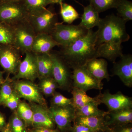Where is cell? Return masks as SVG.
<instances>
[{
  "label": "cell",
  "instance_id": "6da1fadb",
  "mask_svg": "<svg viewBox=\"0 0 132 132\" xmlns=\"http://www.w3.org/2000/svg\"><path fill=\"white\" fill-rule=\"evenodd\" d=\"M126 23L114 14L101 19L97 26L96 42L98 58L102 57L113 63L123 55L121 44L130 39Z\"/></svg>",
  "mask_w": 132,
  "mask_h": 132
},
{
  "label": "cell",
  "instance_id": "7a4b0ae2",
  "mask_svg": "<svg viewBox=\"0 0 132 132\" xmlns=\"http://www.w3.org/2000/svg\"><path fill=\"white\" fill-rule=\"evenodd\" d=\"M96 38L97 31L89 29L86 35L72 44L61 47L59 53L72 70L83 67L92 59L98 58Z\"/></svg>",
  "mask_w": 132,
  "mask_h": 132
},
{
  "label": "cell",
  "instance_id": "3957f363",
  "mask_svg": "<svg viewBox=\"0 0 132 132\" xmlns=\"http://www.w3.org/2000/svg\"><path fill=\"white\" fill-rule=\"evenodd\" d=\"M49 54L53 64V77L59 88L71 92L73 87L72 69L59 52L51 51Z\"/></svg>",
  "mask_w": 132,
  "mask_h": 132
},
{
  "label": "cell",
  "instance_id": "277c9868",
  "mask_svg": "<svg viewBox=\"0 0 132 132\" xmlns=\"http://www.w3.org/2000/svg\"><path fill=\"white\" fill-rule=\"evenodd\" d=\"M28 21L36 34L45 33L51 35L58 23L57 14L52 8L46 7L29 13Z\"/></svg>",
  "mask_w": 132,
  "mask_h": 132
},
{
  "label": "cell",
  "instance_id": "5b68a950",
  "mask_svg": "<svg viewBox=\"0 0 132 132\" xmlns=\"http://www.w3.org/2000/svg\"><path fill=\"white\" fill-rule=\"evenodd\" d=\"M88 30L79 25L57 23L51 35L61 47L72 44L86 34Z\"/></svg>",
  "mask_w": 132,
  "mask_h": 132
},
{
  "label": "cell",
  "instance_id": "8992f818",
  "mask_svg": "<svg viewBox=\"0 0 132 132\" xmlns=\"http://www.w3.org/2000/svg\"><path fill=\"white\" fill-rule=\"evenodd\" d=\"M29 13L22 2L0 1V22L13 26L28 20Z\"/></svg>",
  "mask_w": 132,
  "mask_h": 132
},
{
  "label": "cell",
  "instance_id": "52a82bcc",
  "mask_svg": "<svg viewBox=\"0 0 132 132\" xmlns=\"http://www.w3.org/2000/svg\"><path fill=\"white\" fill-rule=\"evenodd\" d=\"M14 90L21 98L45 107L48 106L47 102L41 92L38 85L34 82L26 79L13 80Z\"/></svg>",
  "mask_w": 132,
  "mask_h": 132
},
{
  "label": "cell",
  "instance_id": "ba28073f",
  "mask_svg": "<svg viewBox=\"0 0 132 132\" xmlns=\"http://www.w3.org/2000/svg\"><path fill=\"white\" fill-rule=\"evenodd\" d=\"M14 30L13 46L21 54L31 52L36 35L35 31L28 21L22 22L13 26Z\"/></svg>",
  "mask_w": 132,
  "mask_h": 132
},
{
  "label": "cell",
  "instance_id": "9c48e42d",
  "mask_svg": "<svg viewBox=\"0 0 132 132\" xmlns=\"http://www.w3.org/2000/svg\"><path fill=\"white\" fill-rule=\"evenodd\" d=\"M21 54L13 45L0 44V65L8 75L17 73L22 61Z\"/></svg>",
  "mask_w": 132,
  "mask_h": 132
},
{
  "label": "cell",
  "instance_id": "30bf717a",
  "mask_svg": "<svg viewBox=\"0 0 132 132\" xmlns=\"http://www.w3.org/2000/svg\"><path fill=\"white\" fill-rule=\"evenodd\" d=\"M57 128L60 132H70L72 123L76 117L75 109L72 105L48 107Z\"/></svg>",
  "mask_w": 132,
  "mask_h": 132
},
{
  "label": "cell",
  "instance_id": "8fae6325",
  "mask_svg": "<svg viewBox=\"0 0 132 132\" xmlns=\"http://www.w3.org/2000/svg\"><path fill=\"white\" fill-rule=\"evenodd\" d=\"M25 54V58L21 62L17 73L12 79L13 80L26 79L34 82L38 78L36 54L31 51L26 52Z\"/></svg>",
  "mask_w": 132,
  "mask_h": 132
},
{
  "label": "cell",
  "instance_id": "7c38bea8",
  "mask_svg": "<svg viewBox=\"0 0 132 132\" xmlns=\"http://www.w3.org/2000/svg\"><path fill=\"white\" fill-rule=\"evenodd\" d=\"M73 87L87 92L92 89L100 91L103 89V84L94 78L85 66L72 70Z\"/></svg>",
  "mask_w": 132,
  "mask_h": 132
},
{
  "label": "cell",
  "instance_id": "4fadbf2b",
  "mask_svg": "<svg viewBox=\"0 0 132 132\" xmlns=\"http://www.w3.org/2000/svg\"><path fill=\"white\" fill-rule=\"evenodd\" d=\"M100 101L108 108L109 112L132 108L131 97L125 95L121 92L111 94L108 90L101 93Z\"/></svg>",
  "mask_w": 132,
  "mask_h": 132
},
{
  "label": "cell",
  "instance_id": "5bb4252c",
  "mask_svg": "<svg viewBox=\"0 0 132 132\" xmlns=\"http://www.w3.org/2000/svg\"><path fill=\"white\" fill-rule=\"evenodd\" d=\"M112 75L117 76L125 86L132 87V56L123 54L119 61L113 62Z\"/></svg>",
  "mask_w": 132,
  "mask_h": 132
},
{
  "label": "cell",
  "instance_id": "9a60e30c",
  "mask_svg": "<svg viewBox=\"0 0 132 132\" xmlns=\"http://www.w3.org/2000/svg\"><path fill=\"white\" fill-rule=\"evenodd\" d=\"M33 112L32 127H45L55 129V125L48 107L29 102Z\"/></svg>",
  "mask_w": 132,
  "mask_h": 132
},
{
  "label": "cell",
  "instance_id": "2e32d148",
  "mask_svg": "<svg viewBox=\"0 0 132 132\" xmlns=\"http://www.w3.org/2000/svg\"><path fill=\"white\" fill-rule=\"evenodd\" d=\"M60 45L48 34L42 33L36 34L31 52L35 54L48 53L55 46Z\"/></svg>",
  "mask_w": 132,
  "mask_h": 132
},
{
  "label": "cell",
  "instance_id": "e0dca14e",
  "mask_svg": "<svg viewBox=\"0 0 132 132\" xmlns=\"http://www.w3.org/2000/svg\"><path fill=\"white\" fill-rule=\"evenodd\" d=\"M85 67L93 76L101 82L104 79L108 81L110 75L108 69V62L104 59L94 58L89 61Z\"/></svg>",
  "mask_w": 132,
  "mask_h": 132
},
{
  "label": "cell",
  "instance_id": "ac0fdd59",
  "mask_svg": "<svg viewBox=\"0 0 132 132\" xmlns=\"http://www.w3.org/2000/svg\"><path fill=\"white\" fill-rule=\"evenodd\" d=\"M108 112L106 116V124L109 128L132 123V108Z\"/></svg>",
  "mask_w": 132,
  "mask_h": 132
},
{
  "label": "cell",
  "instance_id": "d6986e66",
  "mask_svg": "<svg viewBox=\"0 0 132 132\" xmlns=\"http://www.w3.org/2000/svg\"><path fill=\"white\" fill-rule=\"evenodd\" d=\"M106 116L85 117L76 116L73 124L82 125L95 131L103 130L109 132V128L106 124Z\"/></svg>",
  "mask_w": 132,
  "mask_h": 132
},
{
  "label": "cell",
  "instance_id": "ffe728a7",
  "mask_svg": "<svg viewBox=\"0 0 132 132\" xmlns=\"http://www.w3.org/2000/svg\"><path fill=\"white\" fill-rule=\"evenodd\" d=\"M99 14L98 12L89 4L84 7V12L81 17V21L79 25L87 30L97 27L101 19Z\"/></svg>",
  "mask_w": 132,
  "mask_h": 132
},
{
  "label": "cell",
  "instance_id": "44dd1931",
  "mask_svg": "<svg viewBox=\"0 0 132 132\" xmlns=\"http://www.w3.org/2000/svg\"><path fill=\"white\" fill-rule=\"evenodd\" d=\"M36 54L38 63V79L53 77V64L49 53Z\"/></svg>",
  "mask_w": 132,
  "mask_h": 132
},
{
  "label": "cell",
  "instance_id": "7402d4cb",
  "mask_svg": "<svg viewBox=\"0 0 132 132\" xmlns=\"http://www.w3.org/2000/svg\"><path fill=\"white\" fill-rule=\"evenodd\" d=\"M100 97L97 100L89 102L80 108L75 109L76 116L94 117L106 116L108 113V111H102L98 108L99 105L101 104Z\"/></svg>",
  "mask_w": 132,
  "mask_h": 132
},
{
  "label": "cell",
  "instance_id": "603a6c76",
  "mask_svg": "<svg viewBox=\"0 0 132 132\" xmlns=\"http://www.w3.org/2000/svg\"><path fill=\"white\" fill-rule=\"evenodd\" d=\"M71 92L73 97L72 105L75 109L80 108L89 102L97 100L100 97L101 93L100 91L99 94L96 97H90L87 94L86 92L74 87Z\"/></svg>",
  "mask_w": 132,
  "mask_h": 132
},
{
  "label": "cell",
  "instance_id": "cb8c5ba5",
  "mask_svg": "<svg viewBox=\"0 0 132 132\" xmlns=\"http://www.w3.org/2000/svg\"><path fill=\"white\" fill-rule=\"evenodd\" d=\"M38 86L43 95L52 97L59 88V85L53 77H47L39 79Z\"/></svg>",
  "mask_w": 132,
  "mask_h": 132
},
{
  "label": "cell",
  "instance_id": "d4e9b609",
  "mask_svg": "<svg viewBox=\"0 0 132 132\" xmlns=\"http://www.w3.org/2000/svg\"><path fill=\"white\" fill-rule=\"evenodd\" d=\"M15 111L17 115L25 122L27 127H32L33 112L29 103L21 101Z\"/></svg>",
  "mask_w": 132,
  "mask_h": 132
},
{
  "label": "cell",
  "instance_id": "484cf974",
  "mask_svg": "<svg viewBox=\"0 0 132 132\" xmlns=\"http://www.w3.org/2000/svg\"><path fill=\"white\" fill-rule=\"evenodd\" d=\"M60 5V13L63 21L68 24H71L75 20L79 18V14L71 5L61 2Z\"/></svg>",
  "mask_w": 132,
  "mask_h": 132
},
{
  "label": "cell",
  "instance_id": "4316f807",
  "mask_svg": "<svg viewBox=\"0 0 132 132\" xmlns=\"http://www.w3.org/2000/svg\"><path fill=\"white\" fill-rule=\"evenodd\" d=\"M14 42L13 27L3 22H0V44L13 46Z\"/></svg>",
  "mask_w": 132,
  "mask_h": 132
},
{
  "label": "cell",
  "instance_id": "83f0119b",
  "mask_svg": "<svg viewBox=\"0 0 132 132\" xmlns=\"http://www.w3.org/2000/svg\"><path fill=\"white\" fill-rule=\"evenodd\" d=\"M118 16L126 22L132 20V2L128 0H119L116 7Z\"/></svg>",
  "mask_w": 132,
  "mask_h": 132
},
{
  "label": "cell",
  "instance_id": "f1b7e54d",
  "mask_svg": "<svg viewBox=\"0 0 132 132\" xmlns=\"http://www.w3.org/2000/svg\"><path fill=\"white\" fill-rule=\"evenodd\" d=\"M13 112L7 123L12 132H28L29 128L25 122L18 116L16 111Z\"/></svg>",
  "mask_w": 132,
  "mask_h": 132
},
{
  "label": "cell",
  "instance_id": "f546056e",
  "mask_svg": "<svg viewBox=\"0 0 132 132\" xmlns=\"http://www.w3.org/2000/svg\"><path fill=\"white\" fill-rule=\"evenodd\" d=\"M7 75L4 82L0 86V106H2L14 91L13 80Z\"/></svg>",
  "mask_w": 132,
  "mask_h": 132
},
{
  "label": "cell",
  "instance_id": "4dcf8cb0",
  "mask_svg": "<svg viewBox=\"0 0 132 132\" xmlns=\"http://www.w3.org/2000/svg\"><path fill=\"white\" fill-rule=\"evenodd\" d=\"M90 4L98 12H105L108 9L116 8L119 0H87Z\"/></svg>",
  "mask_w": 132,
  "mask_h": 132
},
{
  "label": "cell",
  "instance_id": "1f68e13d",
  "mask_svg": "<svg viewBox=\"0 0 132 132\" xmlns=\"http://www.w3.org/2000/svg\"><path fill=\"white\" fill-rule=\"evenodd\" d=\"M22 2L29 13L36 12L52 4L51 0H22Z\"/></svg>",
  "mask_w": 132,
  "mask_h": 132
},
{
  "label": "cell",
  "instance_id": "d6a6232c",
  "mask_svg": "<svg viewBox=\"0 0 132 132\" xmlns=\"http://www.w3.org/2000/svg\"><path fill=\"white\" fill-rule=\"evenodd\" d=\"M52 97L50 100V106H64L72 105V98H67L59 92H55Z\"/></svg>",
  "mask_w": 132,
  "mask_h": 132
},
{
  "label": "cell",
  "instance_id": "836d02e7",
  "mask_svg": "<svg viewBox=\"0 0 132 132\" xmlns=\"http://www.w3.org/2000/svg\"><path fill=\"white\" fill-rule=\"evenodd\" d=\"M21 99L17 93L14 90L12 95L2 106L4 107L8 108L12 111H15L21 101Z\"/></svg>",
  "mask_w": 132,
  "mask_h": 132
},
{
  "label": "cell",
  "instance_id": "e575fe53",
  "mask_svg": "<svg viewBox=\"0 0 132 132\" xmlns=\"http://www.w3.org/2000/svg\"><path fill=\"white\" fill-rule=\"evenodd\" d=\"M109 132H132V123L115 126L109 128Z\"/></svg>",
  "mask_w": 132,
  "mask_h": 132
},
{
  "label": "cell",
  "instance_id": "d590c367",
  "mask_svg": "<svg viewBox=\"0 0 132 132\" xmlns=\"http://www.w3.org/2000/svg\"><path fill=\"white\" fill-rule=\"evenodd\" d=\"M70 132H96L82 125L73 124L71 128Z\"/></svg>",
  "mask_w": 132,
  "mask_h": 132
},
{
  "label": "cell",
  "instance_id": "8d00e7d4",
  "mask_svg": "<svg viewBox=\"0 0 132 132\" xmlns=\"http://www.w3.org/2000/svg\"><path fill=\"white\" fill-rule=\"evenodd\" d=\"M29 130L30 132H60L57 128L50 129L45 127H32Z\"/></svg>",
  "mask_w": 132,
  "mask_h": 132
},
{
  "label": "cell",
  "instance_id": "74e56055",
  "mask_svg": "<svg viewBox=\"0 0 132 132\" xmlns=\"http://www.w3.org/2000/svg\"><path fill=\"white\" fill-rule=\"evenodd\" d=\"M7 124L5 116L0 111V129L2 130L6 126Z\"/></svg>",
  "mask_w": 132,
  "mask_h": 132
},
{
  "label": "cell",
  "instance_id": "f35d334b",
  "mask_svg": "<svg viewBox=\"0 0 132 132\" xmlns=\"http://www.w3.org/2000/svg\"><path fill=\"white\" fill-rule=\"evenodd\" d=\"M0 132H12L10 128L8 123H7L6 126L3 128Z\"/></svg>",
  "mask_w": 132,
  "mask_h": 132
},
{
  "label": "cell",
  "instance_id": "ab89813d",
  "mask_svg": "<svg viewBox=\"0 0 132 132\" xmlns=\"http://www.w3.org/2000/svg\"><path fill=\"white\" fill-rule=\"evenodd\" d=\"M5 80L3 78V72L0 70V86L4 82Z\"/></svg>",
  "mask_w": 132,
  "mask_h": 132
},
{
  "label": "cell",
  "instance_id": "60d3db41",
  "mask_svg": "<svg viewBox=\"0 0 132 132\" xmlns=\"http://www.w3.org/2000/svg\"><path fill=\"white\" fill-rule=\"evenodd\" d=\"M0 1L7 2H21L22 0H0Z\"/></svg>",
  "mask_w": 132,
  "mask_h": 132
},
{
  "label": "cell",
  "instance_id": "b9f144b4",
  "mask_svg": "<svg viewBox=\"0 0 132 132\" xmlns=\"http://www.w3.org/2000/svg\"><path fill=\"white\" fill-rule=\"evenodd\" d=\"M64 0H51V2L52 4H55V3H59L61 2H63Z\"/></svg>",
  "mask_w": 132,
  "mask_h": 132
},
{
  "label": "cell",
  "instance_id": "7bdbcfd3",
  "mask_svg": "<svg viewBox=\"0 0 132 132\" xmlns=\"http://www.w3.org/2000/svg\"><path fill=\"white\" fill-rule=\"evenodd\" d=\"M96 132H108L106 131H103V130H99V131H97Z\"/></svg>",
  "mask_w": 132,
  "mask_h": 132
},
{
  "label": "cell",
  "instance_id": "ee69618b",
  "mask_svg": "<svg viewBox=\"0 0 132 132\" xmlns=\"http://www.w3.org/2000/svg\"><path fill=\"white\" fill-rule=\"evenodd\" d=\"M28 132H30V131H29V129Z\"/></svg>",
  "mask_w": 132,
  "mask_h": 132
},
{
  "label": "cell",
  "instance_id": "f6af8a7d",
  "mask_svg": "<svg viewBox=\"0 0 132 132\" xmlns=\"http://www.w3.org/2000/svg\"><path fill=\"white\" fill-rule=\"evenodd\" d=\"M1 129H0V132H1Z\"/></svg>",
  "mask_w": 132,
  "mask_h": 132
}]
</instances>
